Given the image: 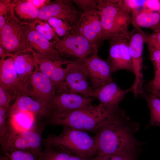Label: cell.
Listing matches in <instances>:
<instances>
[{
  "label": "cell",
  "mask_w": 160,
  "mask_h": 160,
  "mask_svg": "<svg viewBox=\"0 0 160 160\" xmlns=\"http://www.w3.org/2000/svg\"><path fill=\"white\" fill-rule=\"evenodd\" d=\"M33 6L39 9L44 6L50 0H28Z\"/></svg>",
  "instance_id": "d590c367"
},
{
  "label": "cell",
  "mask_w": 160,
  "mask_h": 160,
  "mask_svg": "<svg viewBox=\"0 0 160 160\" xmlns=\"http://www.w3.org/2000/svg\"><path fill=\"white\" fill-rule=\"evenodd\" d=\"M16 5L15 1H11L9 0H0V15L5 16L7 18V14L8 11L11 12L14 8Z\"/></svg>",
  "instance_id": "e575fe53"
},
{
  "label": "cell",
  "mask_w": 160,
  "mask_h": 160,
  "mask_svg": "<svg viewBox=\"0 0 160 160\" xmlns=\"http://www.w3.org/2000/svg\"><path fill=\"white\" fill-rule=\"evenodd\" d=\"M145 42L147 44L148 47L160 51V29L153 31L151 34H147Z\"/></svg>",
  "instance_id": "d6a6232c"
},
{
  "label": "cell",
  "mask_w": 160,
  "mask_h": 160,
  "mask_svg": "<svg viewBox=\"0 0 160 160\" xmlns=\"http://www.w3.org/2000/svg\"><path fill=\"white\" fill-rule=\"evenodd\" d=\"M140 150L110 155H99L90 160H137Z\"/></svg>",
  "instance_id": "4316f807"
},
{
  "label": "cell",
  "mask_w": 160,
  "mask_h": 160,
  "mask_svg": "<svg viewBox=\"0 0 160 160\" xmlns=\"http://www.w3.org/2000/svg\"><path fill=\"white\" fill-rule=\"evenodd\" d=\"M88 79V72L83 60L74 59L72 68L64 81L55 87V92H72L90 97L93 90Z\"/></svg>",
  "instance_id": "9c48e42d"
},
{
  "label": "cell",
  "mask_w": 160,
  "mask_h": 160,
  "mask_svg": "<svg viewBox=\"0 0 160 160\" xmlns=\"http://www.w3.org/2000/svg\"><path fill=\"white\" fill-rule=\"evenodd\" d=\"M150 59L154 69L153 80H156L160 77V51L156 49L148 47Z\"/></svg>",
  "instance_id": "f546056e"
},
{
  "label": "cell",
  "mask_w": 160,
  "mask_h": 160,
  "mask_svg": "<svg viewBox=\"0 0 160 160\" xmlns=\"http://www.w3.org/2000/svg\"><path fill=\"white\" fill-rule=\"evenodd\" d=\"M5 19L4 16L0 15V30H1L5 23Z\"/></svg>",
  "instance_id": "f35d334b"
},
{
  "label": "cell",
  "mask_w": 160,
  "mask_h": 160,
  "mask_svg": "<svg viewBox=\"0 0 160 160\" xmlns=\"http://www.w3.org/2000/svg\"><path fill=\"white\" fill-rule=\"evenodd\" d=\"M29 81L32 87L30 95L49 109L55 92V87L44 74L36 70L31 75Z\"/></svg>",
  "instance_id": "2e32d148"
},
{
  "label": "cell",
  "mask_w": 160,
  "mask_h": 160,
  "mask_svg": "<svg viewBox=\"0 0 160 160\" xmlns=\"http://www.w3.org/2000/svg\"><path fill=\"white\" fill-rule=\"evenodd\" d=\"M12 95L0 85V107L9 110L10 103L13 98Z\"/></svg>",
  "instance_id": "836d02e7"
},
{
  "label": "cell",
  "mask_w": 160,
  "mask_h": 160,
  "mask_svg": "<svg viewBox=\"0 0 160 160\" xmlns=\"http://www.w3.org/2000/svg\"><path fill=\"white\" fill-rule=\"evenodd\" d=\"M70 31L82 35L98 50L103 41L100 18L98 11L83 13L78 24Z\"/></svg>",
  "instance_id": "5bb4252c"
},
{
  "label": "cell",
  "mask_w": 160,
  "mask_h": 160,
  "mask_svg": "<svg viewBox=\"0 0 160 160\" xmlns=\"http://www.w3.org/2000/svg\"><path fill=\"white\" fill-rule=\"evenodd\" d=\"M55 95L49 109V119L92 105V97L76 93L63 92Z\"/></svg>",
  "instance_id": "4fadbf2b"
},
{
  "label": "cell",
  "mask_w": 160,
  "mask_h": 160,
  "mask_svg": "<svg viewBox=\"0 0 160 160\" xmlns=\"http://www.w3.org/2000/svg\"><path fill=\"white\" fill-rule=\"evenodd\" d=\"M47 20L49 24L52 27L54 31L60 36L65 35L67 32L72 29V28L68 26L61 19L55 17H51Z\"/></svg>",
  "instance_id": "83f0119b"
},
{
  "label": "cell",
  "mask_w": 160,
  "mask_h": 160,
  "mask_svg": "<svg viewBox=\"0 0 160 160\" xmlns=\"http://www.w3.org/2000/svg\"><path fill=\"white\" fill-rule=\"evenodd\" d=\"M103 31V40L128 32L131 9L125 0H97Z\"/></svg>",
  "instance_id": "3957f363"
},
{
  "label": "cell",
  "mask_w": 160,
  "mask_h": 160,
  "mask_svg": "<svg viewBox=\"0 0 160 160\" xmlns=\"http://www.w3.org/2000/svg\"><path fill=\"white\" fill-rule=\"evenodd\" d=\"M146 86L160 89V77L156 79L150 81Z\"/></svg>",
  "instance_id": "8d00e7d4"
},
{
  "label": "cell",
  "mask_w": 160,
  "mask_h": 160,
  "mask_svg": "<svg viewBox=\"0 0 160 160\" xmlns=\"http://www.w3.org/2000/svg\"><path fill=\"white\" fill-rule=\"evenodd\" d=\"M129 92H132L131 87L122 89L113 81L97 89L93 90L90 97L97 99L100 103L106 109L116 111L120 108L119 103Z\"/></svg>",
  "instance_id": "e0dca14e"
},
{
  "label": "cell",
  "mask_w": 160,
  "mask_h": 160,
  "mask_svg": "<svg viewBox=\"0 0 160 160\" xmlns=\"http://www.w3.org/2000/svg\"><path fill=\"white\" fill-rule=\"evenodd\" d=\"M14 9L20 17L24 20L38 19L39 9L27 0L15 1Z\"/></svg>",
  "instance_id": "d4e9b609"
},
{
  "label": "cell",
  "mask_w": 160,
  "mask_h": 160,
  "mask_svg": "<svg viewBox=\"0 0 160 160\" xmlns=\"http://www.w3.org/2000/svg\"><path fill=\"white\" fill-rule=\"evenodd\" d=\"M3 153L9 160H36L33 154L25 151L15 150Z\"/></svg>",
  "instance_id": "4dcf8cb0"
},
{
  "label": "cell",
  "mask_w": 160,
  "mask_h": 160,
  "mask_svg": "<svg viewBox=\"0 0 160 160\" xmlns=\"http://www.w3.org/2000/svg\"><path fill=\"white\" fill-rule=\"evenodd\" d=\"M131 23L135 29L149 28L153 31L160 29V12L153 11L145 8L131 10Z\"/></svg>",
  "instance_id": "44dd1931"
},
{
  "label": "cell",
  "mask_w": 160,
  "mask_h": 160,
  "mask_svg": "<svg viewBox=\"0 0 160 160\" xmlns=\"http://www.w3.org/2000/svg\"><path fill=\"white\" fill-rule=\"evenodd\" d=\"M54 45L59 54L74 58L84 59L97 52L98 50L82 35L70 31L67 32L62 40L56 36Z\"/></svg>",
  "instance_id": "ba28073f"
},
{
  "label": "cell",
  "mask_w": 160,
  "mask_h": 160,
  "mask_svg": "<svg viewBox=\"0 0 160 160\" xmlns=\"http://www.w3.org/2000/svg\"><path fill=\"white\" fill-rule=\"evenodd\" d=\"M25 25L27 51L31 52L37 59L46 57L53 60H62L54 45L55 40L53 42L49 41L36 31L32 22L25 23Z\"/></svg>",
  "instance_id": "7c38bea8"
},
{
  "label": "cell",
  "mask_w": 160,
  "mask_h": 160,
  "mask_svg": "<svg viewBox=\"0 0 160 160\" xmlns=\"http://www.w3.org/2000/svg\"><path fill=\"white\" fill-rule=\"evenodd\" d=\"M150 112V119L147 127L156 126L160 127V99L150 94L145 96Z\"/></svg>",
  "instance_id": "484cf974"
},
{
  "label": "cell",
  "mask_w": 160,
  "mask_h": 160,
  "mask_svg": "<svg viewBox=\"0 0 160 160\" xmlns=\"http://www.w3.org/2000/svg\"><path fill=\"white\" fill-rule=\"evenodd\" d=\"M82 13L71 0H50L39 9L38 19L46 21L51 17L56 18L73 29L78 24Z\"/></svg>",
  "instance_id": "30bf717a"
},
{
  "label": "cell",
  "mask_w": 160,
  "mask_h": 160,
  "mask_svg": "<svg viewBox=\"0 0 160 160\" xmlns=\"http://www.w3.org/2000/svg\"><path fill=\"white\" fill-rule=\"evenodd\" d=\"M36 116L26 111H17L8 113V124L14 128L19 130L30 129L37 124Z\"/></svg>",
  "instance_id": "603a6c76"
},
{
  "label": "cell",
  "mask_w": 160,
  "mask_h": 160,
  "mask_svg": "<svg viewBox=\"0 0 160 160\" xmlns=\"http://www.w3.org/2000/svg\"><path fill=\"white\" fill-rule=\"evenodd\" d=\"M16 56L0 61V85L12 96L17 97L24 95L20 86L15 68L14 58Z\"/></svg>",
  "instance_id": "ffe728a7"
},
{
  "label": "cell",
  "mask_w": 160,
  "mask_h": 160,
  "mask_svg": "<svg viewBox=\"0 0 160 160\" xmlns=\"http://www.w3.org/2000/svg\"><path fill=\"white\" fill-rule=\"evenodd\" d=\"M36 160H90L71 154L53 146L45 145Z\"/></svg>",
  "instance_id": "cb8c5ba5"
},
{
  "label": "cell",
  "mask_w": 160,
  "mask_h": 160,
  "mask_svg": "<svg viewBox=\"0 0 160 160\" xmlns=\"http://www.w3.org/2000/svg\"><path fill=\"white\" fill-rule=\"evenodd\" d=\"M121 108L111 111L101 104L63 114L49 119L47 124L67 126L84 132L96 133L109 119L118 113Z\"/></svg>",
  "instance_id": "7a4b0ae2"
},
{
  "label": "cell",
  "mask_w": 160,
  "mask_h": 160,
  "mask_svg": "<svg viewBox=\"0 0 160 160\" xmlns=\"http://www.w3.org/2000/svg\"><path fill=\"white\" fill-rule=\"evenodd\" d=\"M20 111L31 112L36 116L48 117L49 115V109L46 106L27 95L18 96L10 107L8 113Z\"/></svg>",
  "instance_id": "7402d4cb"
},
{
  "label": "cell",
  "mask_w": 160,
  "mask_h": 160,
  "mask_svg": "<svg viewBox=\"0 0 160 160\" xmlns=\"http://www.w3.org/2000/svg\"><path fill=\"white\" fill-rule=\"evenodd\" d=\"M45 125L43 124H37L30 129L19 130L14 128L8 123L6 134L0 138L2 152L25 151L33 154L36 159L42 150V133Z\"/></svg>",
  "instance_id": "5b68a950"
},
{
  "label": "cell",
  "mask_w": 160,
  "mask_h": 160,
  "mask_svg": "<svg viewBox=\"0 0 160 160\" xmlns=\"http://www.w3.org/2000/svg\"><path fill=\"white\" fill-rule=\"evenodd\" d=\"M81 9L83 13H89L97 11V0H71Z\"/></svg>",
  "instance_id": "1f68e13d"
},
{
  "label": "cell",
  "mask_w": 160,
  "mask_h": 160,
  "mask_svg": "<svg viewBox=\"0 0 160 160\" xmlns=\"http://www.w3.org/2000/svg\"><path fill=\"white\" fill-rule=\"evenodd\" d=\"M147 34L141 29H134L129 44V52L131 59L132 72L135 79L131 87L135 97L143 92L144 80L143 72L142 57L144 44Z\"/></svg>",
  "instance_id": "8fae6325"
},
{
  "label": "cell",
  "mask_w": 160,
  "mask_h": 160,
  "mask_svg": "<svg viewBox=\"0 0 160 160\" xmlns=\"http://www.w3.org/2000/svg\"><path fill=\"white\" fill-rule=\"evenodd\" d=\"M81 59L86 68L92 90L97 89L113 81L108 64L98 56L97 52Z\"/></svg>",
  "instance_id": "9a60e30c"
},
{
  "label": "cell",
  "mask_w": 160,
  "mask_h": 160,
  "mask_svg": "<svg viewBox=\"0 0 160 160\" xmlns=\"http://www.w3.org/2000/svg\"><path fill=\"white\" fill-rule=\"evenodd\" d=\"M36 59L32 52H27L16 55L14 58L15 66L19 83L25 95H30L28 81L31 75L36 71L34 70L35 68L39 69Z\"/></svg>",
  "instance_id": "d6986e66"
},
{
  "label": "cell",
  "mask_w": 160,
  "mask_h": 160,
  "mask_svg": "<svg viewBox=\"0 0 160 160\" xmlns=\"http://www.w3.org/2000/svg\"><path fill=\"white\" fill-rule=\"evenodd\" d=\"M0 160H9L8 158L5 156H0Z\"/></svg>",
  "instance_id": "ab89813d"
},
{
  "label": "cell",
  "mask_w": 160,
  "mask_h": 160,
  "mask_svg": "<svg viewBox=\"0 0 160 160\" xmlns=\"http://www.w3.org/2000/svg\"><path fill=\"white\" fill-rule=\"evenodd\" d=\"M133 30L114 36L109 39L108 57L106 60L112 73L125 70L132 71L129 44Z\"/></svg>",
  "instance_id": "52a82bcc"
},
{
  "label": "cell",
  "mask_w": 160,
  "mask_h": 160,
  "mask_svg": "<svg viewBox=\"0 0 160 160\" xmlns=\"http://www.w3.org/2000/svg\"><path fill=\"white\" fill-rule=\"evenodd\" d=\"M139 128L123 110L109 119L96 133L97 154L110 155L139 150L140 144L134 137Z\"/></svg>",
  "instance_id": "6da1fadb"
},
{
  "label": "cell",
  "mask_w": 160,
  "mask_h": 160,
  "mask_svg": "<svg viewBox=\"0 0 160 160\" xmlns=\"http://www.w3.org/2000/svg\"><path fill=\"white\" fill-rule=\"evenodd\" d=\"M74 60H55L46 57L36 59L39 70L50 79L55 87L64 81L73 66Z\"/></svg>",
  "instance_id": "ac0fdd59"
},
{
  "label": "cell",
  "mask_w": 160,
  "mask_h": 160,
  "mask_svg": "<svg viewBox=\"0 0 160 160\" xmlns=\"http://www.w3.org/2000/svg\"><path fill=\"white\" fill-rule=\"evenodd\" d=\"M146 87L150 94L160 99V89L147 86H146Z\"/></svg>",
  "instance_id": "74e56055"
},
{
  "label": "cell",
  "mask_w": 160,
  "mask_h": 160,
  "mask_svg": "<svg viewBox=\"0 0 160 160\" xmlns=\"http://www.w3.org/2000/svg\"><path fill=\"white\" fill-rule=\"evenodd\" d=\"M44 22L42 20L37 19L33 21L32 22L35 25L36 23L39 24L37 25L35 28L36 31L40 34L45 37L48 40H50L56 36L52 28L49 24Z\"/></svg>",
  "instance_id": "f1b7e54d"
},
{
  "label": "cell",
  "mask_w": 160,
  "mask_h": 160,
  "mask_svg": "<svg viewBox=\"0 0 160 160\" xmlns=\"http://www.w3.org/2000/svg\"><path fill=\"white\" fill-rule=\"evenodd\" d=\"M58 135H50L43 139V144L53 146L70 153L81 157L92 159L97 154L96 140L85 132L63 126Z\"/></svg>",
  "instance_id": "277c9868"
},
{
  "label": "cell",
  "mask_w": 160,
  "mask_h": 160,
  "mask_svg": "<svg viewBox=\"0 0 160 160\" xmlns=\"http://www.w3.org/2000/svg\"><path fill=\"white\" fill-rule=\"evenodd\" d=\"M11 14L0 30V47L9 54L25 52L28 51L25 23L21 22L15 17L13 9Z\"/></svg>",
  "instance_id": "8992f818"
}]
</instances>
